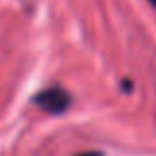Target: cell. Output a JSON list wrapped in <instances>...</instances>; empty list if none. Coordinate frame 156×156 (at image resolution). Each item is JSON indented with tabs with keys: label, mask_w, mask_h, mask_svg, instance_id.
Segmentation results:
<instances>
[{
	"label": "cell",
	"mask_w": 156,
	"mask_h": 156,
	"mask_svg": "<svg viewBox=\"0 0 156 156\" xmlns=\"http://www.w3.org/2000/svg\"><path fill=\"white\" fill-rule=\"evenodd\" d=\"M34 103L50 115H59V113H65L69 109L71 95L63 87H48V89H42L34 97Z\"/></svg>",
	"instance_id": "6da1fadb"
},
{
	"label": "cell",
	"mask_w": 156,
	"mask_h": 156,
	"mask_svg": "<svg viewBox=\"0 0 156 156\" xmlns=\"http://www.w3.org/2000/svg\"><path fill=\"white\" fill-rule=\"evenodd\" d=\"M77 156H103V152H99V150H89V152H81Z\"/></svg>",
	"instance_id": "7a4b0ae2"
},
{
	"label": "cell",
	"mask_w": 156,
	"mask_h": 156,
	"mask_svg": "<svg viewBox=\"0 0 156 156\" xmlns=\"http://www.w3.org/2000/svg\"><path fill=\"white\" fill-rule=\"evenodd\" d=\"M148 2H150V4H152V6L156 8V0H148Z\"/></svg>",
	"instance_id": "3957f363"
}]
</instances>
